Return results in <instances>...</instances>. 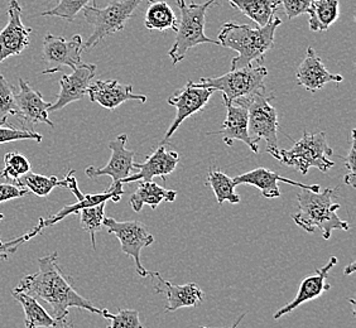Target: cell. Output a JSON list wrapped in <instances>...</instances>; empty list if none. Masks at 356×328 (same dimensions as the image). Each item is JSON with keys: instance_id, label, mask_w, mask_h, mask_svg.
<instances>
[{"instance_id": "cell-27", "label": "cell", "mask_w": 356, "mask_h": 328, "mask_svg": "<svg viewBox=\"0 0 356 328\" xmlns=\"http://www.w3.org/2000/svg\"><path fill=\"white\" fill-rule=\"evenodd\" d=\"M307 14L309 29L314 32H325L339 19V0H312Z\"/></svg>"}, {"instance_id": "cell-34", "label": "cell", "mask_w": 356, "mask_h": 328, "mask_svg": "<svg viewBox=\"0 0 356 328\" xmlns=\"http://www.w3.org/2000/svg\"><path fill=\"white\" fill-rule=\"evenodd\" d=\"M14 91L13 86L0 74V125H6L8 117L18 114Z\"/></svg>"}, {"instance_id": "cell-33", "label": "cell", "mask_w": 356, "mask_h": 328, "mask_svg": "<svg viewBox=\"0 0 356 328\" xmlns=\"http://www.w3.org/2000/svg\"><path fill=\"white\" fill-rule=\"evenodd\" d=\"M28 172H31V163L24 156L17 151H9L4 156V168L0 172V177L13 181L17 185Z\"/></svg>"}, {"instance_id": "cell-23", "label": "cell", "mask_w": 356, "mask_h": 328, "mask_svg": "<svg viewBox=\"0 0 356 328\" xmlns=\"http://www.w3.org/2000/svg\"><path fill=\"white\" fill-rule=\"evenodd\" d=\"M296 76H297V83L311 92L321 90L326 83L330 82L340 83L343 81V76L334 75L326 69L321 58L312 47H309L307 49L305 60L301 62V65L296 71Z\"/></svg>"}, {"instance_id": "cell-21", "label": "cell", "mask_w": 356, "mask_h": 328, "mask_svg": "<svg viewBox=\"0 0 356 328\" xmlns=\"http://www.w3.org/2000/svg\"><path fill=\"white\" fill-rule=\"evenodd\" d=\"M336 264H337V258L331 256L329 261L326 263V265L320 268L314 275L305 278L301 281V286H300L298 293L296 295L295 300L287 303L278 312H275L273 315L274 320H280L283 315L293 312L296 308L300 307L307 302L314 301L325 292L330 290L331 286H330V283H327V278H329L330 270L335 267Z\"/></svg>"}, {"instance_id": "cell-5", "label": "cell", "mask_w": 356, "mask_h": 328, "mask_svg": "<svg viewBox=\"0 0 356 328\" xmlns=\"http://www.w3.org/2000/svg\"><path fill=\"white\" fill-rule=\"evenodd\" d=\"M215 3L216 0H205L201 4H186L185 0H177L181 19L178 21L176 29V40L168 52L173 65L182 61L187 52L199 44H220L219 41L211 40L205 35L206 12Z\"/></svg>"}, {"instance_id": "cell-12", "label": "cell", "mask_w": 356, "mask_h": 328, "mask_svg": "<svg viewBox=\"0 0 356 328\" xmlns=\"http://www.w3.org/2000/svg\"><path fill=\"white\" fill-rule=\"evenodd\" d=\"M213 92L215 90L210 88H201L196 82L188 81L182 89L178 90V92L170 96L167 103L175 106L177 113H176L175 120L172 122L171 126L165 133L163 142H167L177 131L178 128L186 119H188L204 109L209 104V100Z\"/></svg>"}, {"instance_id": "cell-1", "label": "cell", "mask_w": 356, "mask_h": 328, "mask_svg": "<svg viewBox=\"0 0 356 328\" xmlns=\"http://www.w3.org/2000/svg\"><path fill=\"white\" fill-rule=\"evenodd\" d=\"M57 256V253L54 252L38 259V273L23 277L14 290L47 302L52 307L54 318L60 323L61 328L69 315L70 308H80L89 311L90 313L103 315L104 309L95 307L89 300L76 292L72 283L58 265Z\"/></svg>"}, {"instance_id": "cell-2", "label": "cell", "mask_w": 356, "mask_h": 328, "mask_svg": "<svg viewBox=\"0 0 356 328\" xmlns=\"http://www.w3.org/2000/svg\"><path fill=\"white\" fill-rule=\"evenodd\" d=\"M281 24V18L275 15L266 27L253 28L230 22L222 24L218 38L220 46L238 52L232 61V69L252 66L254 61H264L266 54L274 47L275 29Z\"/></svg>"}, {"instance_id": "cell-17", "label": "cell", "mask_w": 356, "mask_h": 328, "mask_svg": "<svg viewBox=\"0 0 356 328\" xmlns=\"http://www.w3.org/2000/svg\"><path fill=\"white\" fill-rule=\"evenodd\" d=\"M148 277L156 279L154 292L157 294H165L167 297V306L165 308L167 313L175 312L179 308L199 307L204 302L205 294L196 283H186L182 286H177L165 281L158 272H149Z\"/></svg>"}, {"instance_id": "cell-13", "label": "cell", "mask_w": 356, "mask_h": 328, "mask_svg": "<svg viewBox=\"0 0 356 328\" xmlns=\"http://www.w3.org/2000/svg\"><path fill=\"white\" fill-rule=\"evenodd\" d=\"M32 28L22 22V7L18 0L8 4V23L0 31V63L12 56H19L31 43Z\"/></svg>"}, {"instance_id": "cell-42", "label": "cell", "mask_w": 356, "mask_h": 328, "mask_svg": "<svg viewBox=\"0 0 356 328\" xmlns=\"http://www.w3.org/2000/svg\"><path fill=\"white\" fill-rule=\"evenodd\" d=\"M245 315H247V313H243V315H239V318L235 321V323H234L233 326L230 328H238V326H239L240 323H241V321L245 318ZM201 328H207V327H201Z\"/></svg>"}, {"instance_id": "cell-24", "label": "cell", "mask_w": 356, "mask_h": 328, "mask_svg": "<svg viewBox=\"0 0 356 328\" xmlns=\"http://www.w3.org/2000/svg\"><path fill=\"white\" fill-rule=\"evenodd\" d=\"M177 197V191L167 190L156 182L139 181L136 192L131 196V208L136 212L142 211L144 205L151 206L152 210H156L162 202H175Z\"/></svg>"}, {"instance_id": "cell-37", "label": "cell", "mask_w": 356, "mask_h": 328, "mask_svg": "<svg viewBox=\"0 0 356 328\" xmlns=\"http://www.w3.org/2000/svg\"><path fill=\"white\" fill-rule=\"evenodd\" d=\"M356 130H351V142H350L349 153L346 158H343V162L346 165L348 173L343 177V183H346L351 187H355V153H356V139H355Z\"/></svg>"}, {"instance_id": "cell-8", "label": "cell", "mask_w": 356, "mask_h": 328, "mask_svg": "<svg viewBox=\"0 0 356 328\" xmlns=\"http://www.w3.org/2000/svg\"><path fill=\"white\" fill-rule=\"evenodd\" d=\"M144 0H113L106 7H85L83 18L92 26L94 31L83 43V49H90L108 35L123 31L127 22ZM151 3L152 0H147Z\"/></svg>"}, {"instance_id": "cell-25", "label": "cell", "mask_w": 356, "mask_h": 328, "mask_svg": "<svg viewBox=\"0 0 356 328\" xmlns=\"http://www.w3.org/2000/svg\"><path fill=\"white\" fill-rule=\"evenodd\" d=\"M12 295L23 307L26 328H61L60 323L38 303V300L14 289Z\"/></svg>"}, {"instance_id": "cell-4", "label": "cell", "mask_w": 356, "mask_h": 328, "mask_svg": "<svg viewBox=\"0 0 356 328\" xmlns=\"http://www.w3.org/2000/svg\"><path fill=\"white\" fill-rule=\"evenodd\" d=\"M67 179H69V190L72 191V193L75 195L77 202L72 204V205L65 206L62 210L57 212L54 216H51L49 219H41L38 220V224L37 226L33 227V230L31 233L23 235L21 238H17V239L12 240V241H8L4 243V253L6 254H13L17 252V249L19 247V245L27 243L31 239H33L35 236H37L38 233H42V230H44L46 227L49 226L56 225L58 224L60 221L63 219H66L70 215H79L80 210H83L85 207H90V206L99 205V204H103V202H108V201H114V202H119L122 199V196L124 195L123 185L120 182L118 183H111L109 188L106 191L102 192V193H91V195H83V192L80 191L79 186H77V179L75 178V171L71 170L69 173L66 174Z\"/></svg>"}, {"instance_id": "cell-26", "label": "cell", "mask_w": 356, "mask_h": 328, "mask_svg": "<svg viewBox=\"0 0 356 328\" xmlns=\"http://www.w3.org/2000/svg\"><path fill=\"white\" fill-rule=\"evenodd\" d=\"M232 7L236 8L241 13L253 21L258 27H266L272 21L278 8L280 0H227Z\"/></svg>"}, {"instance_id": "cell-16", "label": "cell", "mask_w": 356, "mask_h": 328, "mask_svg": "<svg viewBox=\"0 0 356 328\" xmlns=\"http://www.w3.org/2000/svg\"><path fill=\"white\" fill-rule=\"evenodd\" d=\"M226 106V119L222 123L221 129L218 131L207 133V136H221L222 142L227 145H233L235 140L247 144L253 153H259V145L255 143L249 136L248 128V106L244 104L230 103L224 100Z\"/></svg>"}, {"instance_id": "cell-39", "label": "cell", "mask_w": 356, "mask_h": 328, "mask_svg": "<svg viewBox=\"0 0 356 328\" xmlns=\"http://www.w3.org/2000/svg\"><path fill=\"white\" fill-rule=\"evenodd\" d=\"M28 192L27 188L15 183H0V204L9 199H21Z\"/></svg>"}, {"instance_id": "cell-32", "label": "cell", "mask_w": 356, "mask_h": 328, "mask_svg": "<svg viewBox=\"0 0 356 328\" xmlns=\"http://www.w3.org/2000/svg\"><path fill=\"white\" fill-rule=\"evenodd\" d=\"M96 7V0H58L57 6L41 13L42 17H57L72 22L85 7Z\"/></svg>"}, {"instance_id": "cell-36", "label": "cell", "mask_w": 356, "mask_h": 328, "mask_svg": "<svg viewBox=\"0 0 356 328\" xmlns=\"http://www.w3.org/2000/svg\"><path fill=\"white\" fill-rule=\"evenodd\" d=\"M43 137L35 130L17 128L14 125H0V144L10 143L17 140H35L41 142Z\"/></svg>"}, {"instance_id": "cell-6", "label": "cell", "mask_w": 356, "mask_h": 328, "mask_svg": "<svg viewBox=\"0 0 356 328\" xmlns=\"http://www.w3.org/2000/svg\"><path fill=\"white\" fill-rule=\"evenodd\" d=\"M334 154L332 148L327 144L326 134L323 131L306 133L303 137L293 144L291 149L280 151V162L288 167H295L296 170L306 176L309 168H317L322 173L334 168L335 163L330 159Z\"/></svg>"}, {"instance_id": "cell-9", "label": "cell", "mask_w": 356, "mask_h": 328, "mask_svg": "<svg viewBox=\"0 0 356 328\" xmlns=\"http://www.w3.org/2000/svg\"><path fill=\"white\" fill-rule=\"evenodd\" d=\"M274 95H267L261 92L257 95L240 99L234 103H241L248 106V128L249 136L255 143L264 140L267 144V151L280 159V145H278V114L272 105Z\"/></svg>"}, {"instance_id": "cell-20", "label": "cell", "mask_w": 356, "mask_h": 328, "mask_svg": "<svg viewBox=\"0 0 356 328\" xmlns=\"http://www.w3.org/2000/svg\"><path fill=\"white\" fill-rule=\"evenodd\" d=\"M179 156L177 151H167L163 144L153 151L143 163H134V168L138 170V172L122 181V185L139 181L149 182L154 177H161L165 181L167 176L177 168Z\"/></svg>"}, {"instance_id": "cell-10", "label": "cell", "mask_w": 356, "mask_h": 328, "mask_svg": "<svg viewBox=\"0 0 356 328\" xmlns=\"http://www.w3.org/2000/svg\"><path fill=\"white\" fill-rule=\"evenodd\" d=\"M103 226L108 229L109 233L117 236L122 246V252L133 258L137 273L142 278L148 277L149 272L143 267L140 260V254L144 247L154 243V236L148 231V229L139 221H117L111 218H105Z\"/></svg>"}, {"instance_id": "cell-15", "label": "cell", "mask_w": 356, "mask_h": 328, "mask_svg": "<svg viewBox=\"0 0 356 328\" xmlns=\"http://www.w3.org/2000/svg\"><path fill=\"white\" fill-rule=\"evenodd\" d=\"M96 75V66L92 63L79 65L71 75H63L60 80L61 91L57 100L51 105L48 113H55L66 108L70 104L83 100L88 95V89Z\"/></svg>"}, {"instance_id": "cell-7", "label": "cell", "mask_w": 356, "mask_h": 328, "mask_svg": "<svg viewBox=\"0 0 356 328\" xmlns=\"http://www.w3.org/2000/svg\"><path fill=\"white\" fill-rule=\"evenodd\" d=\"M268 75L267 67L248 66L232 69L219 77H202L196 82L201 88H210L222 92V99L234 103L240 99H248L257 94L267 92L264 80Z\"/></svg>"}, {"instance_id": "cell-18", "label": "cell", "mask_w": 356, "mask_h": 328, "mask_svg": "<svg viewBox=\"0 0 356 328\" xmlns=\"http://www.w3.org/2000/svg\"><path fill=\"white\" fill-rule=\"evenodd\" d=\"M14 97L18 109L17 117H21L22 122L31 125L47 124L51 128L55 126L48 117V109L52 104L44 101L41 92L32 89L23 79H19V90L14 91Z\"/></svg>"}, {"instance_id": "cell-31", "label": "cell", "mask_w": 356, "mask_h": 328, "mask_svg": "<svg viewBox=\"0 0 356 328\" xmlns=\"http://www.w3.org/2000/svg\"><path fill=\"white\" fill-rule=\"evenodd\" d=\"M105 206H106V202H103L99 205L85 207L79 212L80 222H81L83 230L90 233L94 250L96 249V233L100 231L103 227V221L105 219Z\"/></svg>"}, {"instance_id": "cell-11", "label": "cell", "mask_w": 356, "mask_h": 328, "mask_svg": "<svg viewBox=\"0 0 356 328\" xmlns=\"http://www.w3.org/2000/svg\"><path fill=\"white\" fill-rule=\"evenodd\" d=\"M83 41L80 35H75L71 40L60 35H47L43 38L42 56L48 67L42 71L43 75L56 74L61 71L62 66L75 69L81 65Z\"/></svg>"}, {"instance_id": "cell-40", "label": "cell", "mask_w": 356, "mask_h": 328, "mask_svg": "<svg viewBox=\"0 0 356 328\" xmlns=\"http://www.w3.org/2000/svg\"><path fill=\"white\" fill-rule=\"evenodd\" d=\"M3 219H4V215H3V213H0V220ZM3 246H4V243L0 240V258H1V259H7L8 254L4 253Z\"/></svg>"}, {"instance_id": "cell-35", "label": "cell", "mask_w": 356, "mask_h": 328, "mask_svg": "<svg viewBox=\"0 0 356 328\" xmlns=\"http://www.w3.org/2000/svg\"><path fill=\"white\" fill-rule=\"evenodd\" d=\"M103 317L111 321L106 328H144L136 309H120L118 313H110L108 309H104Z\"/></svg>"}, {"instance_id": "cell-14", "label": "cell", "mask_w": 356, "mask_h": 328, "mask_svg": "<svg viewBox=\"0 0 356 328\" xmlns=\"http://www.w3.org/2000/svg\"><path fill=\"white\" fill-rule=\"evenodd\" d=\"M127 142L128 136L120 134L114 140L109 143V149L111 151L108 164L103 168L96 167H88L85 170V174L89 178L102 177V176H109L113 179V183H118L124 181L125 178L129 177L134 173V157L136 151L127 149Z\"/></svg>"}, {"instance_id": "cell-43", "label": "cell", "mask_w": 356, "mask_h": 328, "mask_svg": "<svg viewBox=\"0 0 356 328\" xmlns=\"http://www.w3.org/2000/svg\"><path fill=\"white\" fill-rule=\"evenodd\" d=\"M71 328H72V326H71Z\"/></svg>"}, {"instance_id": "cell-22", "label": "cell", "mask_w": 356, "mask_h": 328, "mask_svg": "<svg viewBox=\"0 0 356 328\" xmlns=\"http://www.w3.org/2000/svg\"><path fill=\"white\" fill-rule=\"evenodd\" d=\"M88 95L90 101L99 104L108 110H115L122 104L129 100L142 104L147 103V96L134 94L131 85H122L117 80H99L90 83Z\"/></svg>"}, {"instance_id": "cell-3", "label": "cell", "mask_w": 356, "mask_h": 328, "mask_svg": "<svg viewBox=\"0 0 356 328\" xmlns=\"http://www.w3.org/2000/svg\"><path fill=\"white\" fill-rule=\"evenodd\" d=\"M335 192L336 188H326L323 192L309 190L298 192L296 195L298 211L292 215L296 225L306 233L320 231L325 240H329L335 230L349 231V222L337 215L340 204L334 199Z\"/></svg>"}, {"instance_id": "cell-30", "label": "cell", "mask_w": 356, "mask_h": 328, "mask_svg": "<svg viewBox=\"0 0 356 328\" xmlns=\"http://www.w3.org/2000/svg\"><path fill=\"white\" fill-rule=\"evenodd\" d=\"M17 185L27 188L28 191L35 193V196H38V197H46L56 187L67 188L69 187V179H67V177L58 179L56 176L47 177V176H42V174L28 172L27 174L21 177Z\"/></svg>"}, {"instance_id": "cell-29", "label": "cell", "mask_w": 356, "mask_h": 328, "mask_svg": "<svg viewBox=\"0 0 356 328\" xmlns=\"http://www.w3.org/2000/svg\"><path fill=\"white\" fill-rule=\"evenodd\" d=\"M206 185L210 186L213 188L219 205H222L224 202H229L232 205L240 204L241 199H240L239 195L235 192L236 185L234 182V178L229 177L224 172H221L220 170H211L209 172Z\"/></svg>"}, {"instance_id": "cell-38", "label": "cell", "mask_w": 356, "mask_h": 328, "mask_svg": "<svg viewBox=\"0 0 356 328\" xmlns=\"http://www.w3.org/2000/svg\"><path fill=\"white\" fill-rule=\"evenodd\" d=\"M280 1L289 21L302 14H307L309 6L312 3V0H280Z\"/></svg>"}, {"instance_id": "cell-28", "label": "cell", "mask_w": 356, "mask_h": 328, "mask_svg": "<svg viewBox=\"0 0 356 328\" xmlns=\"http://www.w3.org/2000/svg\"><path fill=\"white\" fill-rule=\"evenodd\" d=\"M144 26L149 31L165 32L168 29L176 31L178 21L173 9L163 0L151 1V6L144 15Z\"/></svg>"}, {"instance_id": "cell-19", "label": "cell", "mask_w": 356, "mask_h": 328, "mask_svg": "<svg viewBox=\"0 0 356 328\" xmlns=\"http://www.w3.org/2000/svg\"><path fill=\"white\" fill-rule=\"evenodd\" d=\"M235 185H250L257 187L261 190L263 197L266 199H278L281 196V190H280V182H284L287 185L296 186L300 187L301 190H309L312 192L320 191L318 185H305L301 182H296L293 179L287 177H282L281 174L270 171L268 168H255L253 171L247 172L244 174H240L238 177L234 178Z\"/></svg>"}, {"instance_id": "cell-41", "label": "cell", "mask_w": 356, "mask_h": 328, "mask_svg": "<svg viewBox=\"0 0 356 328\" xmlns=\"http://www.w3.org/2000/svg\"><path fill=\"white\" fill-rule=\"evenodd\" d=\"M355 272V263L353 261V263H350L349 267L345 268V270H343V274H346V275H350V274H353Z\"/></svg>"}]
</instances>
